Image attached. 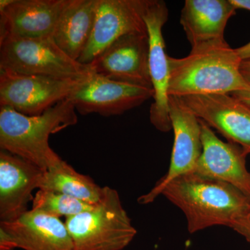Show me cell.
<instances>
[{
	"label": "cell",
	"instance_id": "cell-1",
	"mask_svg": "<svg viewBox=\"0 0 250 250\" xmlns=\"http://www.w3.org/2000/svg\"><path fill=\"white\" fill-rule=\"evenodd\" d=\"M169 96L230 94L250 89L242 60L226 41L191 49L184 58L169 57Z\"/></svg>",
	"mask_w": 250,
	"mask_h": 250
},
{
	"label": "cell",
	"instance_id": "cell-2",
	"mask_svg": "<svg viewBox=\"0 0 250 250\" xmlns=\"http://www.w3.org/2000/svg\"><path fill=\"white\" fill-rule=\"evenodd\" d=\"M161 195L182 210L190 233L218 225L231 228L250 209V197L238 189L194 172L171 181Z\"/></svg>",
	"mask_w": 250,
	"mask_h": 250
},
{
	"label": "cell",
	"instance_id": "cell-3",
	"mask_svg": "<svg viewBox=\"0 0 250 250\" xmlns=\"http://www.w3.org/2000/svg\"><path fill=\"white\" fill-rule=\"evenodd\" d=\"M77 121L76 109L67 98L39 116L0 106V148L47 170L62 159L49 146V136Z\"/></svg>",
	"mask_w": 250,
	"mask_h": 250
},
{
	"label": "cell",
	"instance_id": "cell-4",
	"mask_svg": "<svg viewBox=\"0 0 250 250\" xmlns=\"http://www.w3.org/2000/svg\"><path fill=\"white\" fill-rule=\"evenodd\" d=\"M75 250H123L137 234L118 191L103 187L90 209L65 218Z\"/></svg>",
	"mask_w": 250,
	"mask_h": 250
},
{
	"label": "cell",
	"instance_id": "cell-5",
	"mask_svg": "<svg viewBox=\"0 0 250 250\" xmlns=\"http://www.w3.org/2000/svg\"><path fill=\"white\" fill-rule=\"evenodd\" d=\"M0 70L62 79H85L95 72L91 65L67 55L52 36L0 41Z\"/></svg>",
	"mask_w": 250,
	"mask_h": 250
},
{
	"label": "cell",
	"instance_id": "cell-6",
	"mask_svg": "<svg viewBox=\"0 0 250 250\" xmlns=\"http://www.w3.org/2000/svg\"><path fill=\"white\" fill-rule=\"evenodd\" d=\"M85 79L57 78L0 70V106H8L27 116H39L68 98Z\"/></svg>",
	"mask_w": 250,
	"mask_h": 250
},
{
	"label": "cell",
	"instance_id": "cell-7",
	"mask_svg": "<svg viewBox=\"0 0 250 250\" xmlns=\"http://www.w3.org/2000/svg\"><path fill=\"white\" fill-rule=\"evenodd\" d=\"M143 19L149 38V67L154 90V103L149 111V119L161 132L172 130L169 114V56L166 53L163 27L168 19V9L162 0H146Z\"/></svg>",
	"mask_w": 250,
	"mask_h": 250
},
{
	"label": "cell",
	"instance_id": "cell-8",
	"mask_svg": "<svg viewBox=\"0 0 250 250\" xmlns=\"http://www.w3.org/2000/svg\"><path fill=\"white\" fill-rule=\"evenodd\" d=\"M169 114L174 144L168 171L148 193L138 199L141 205L152 203L171 181L195 170L202 152L200 120L177 97L169 96Z\"/></svg>",
	"mask_w": 250,
	"mask_h": 250
},
{
	"label": "cell",
	"instance_id": "cell-9",
	"mask_svg": "<svg viewBox=\"0 0 250 250\" xmlns=\"http://www.w3.org/2000/svg\"><path fill=\"white\" fill-rule=\"evenodd\" d=\"M153 96V88L112 80L94 72L67 98L82 115L108 117L123 114Z\"/></svg>",
	"mask_w": 250,
	"mask_h": 250
},
{
	"label": "cell",
	"instance_id": "cell-10",
	"mask_svg": "<svg viewBox=\"0 0 250 250\" xmlns=\"http://www.w3.org/2000/svg\"><path fill=\"white\" fill-rule=\"evenodd\" d=\"M146 0H98L93 32L78 62L90 65L115 41L131 33H147Z\"/></svg>",
	"mask_w": 250,
	"mask_h": 250
},
{
	"label": "cell",
	"instance_id": "cell-11",
	"mask_svg": "<svg viewBox=\"0 0 250 250\" xmlns=\"http://www.w3.org/2000/svg\"><path fill=\"white\" fill-rule=\"evenodd\" d=\"M178 98L198 119L216 129L229 142L238 145L246 154H250L249 106L228 94L188 95Z\"/></svg>",
	"mask_w": 250,
	"mask_h": 250
},
{
	"label": "cell",
	"instance_id": "cell-12",
	"mask_svg": "<svg viewBox=\"0 0 250 250\" xmlns=\"http://www.w3.org/2000/svg\"><path fill=\"white\" fill-rule=\"evenodd\" d=\"M147 33L126 34L90 64L95 73L130 84L152 88Z\"/></svg>",
	"mask_w": 250,
	"mask_h": 250
},
{
	"label": "cell",
	"instance_id": "cell-13",
	"mask_svg": "<svg viewBox=\"0 0 250 250\" xmlns=\"http://www.w3.org/2000/svg\"><path fill=\"white\" fill-rule=\"evenodd\" d=\"M200 123L202 152L192 172L230 184L250 197V172L246 167L248 154L238 145L218 139L205 122L200 120Z\"/></svg>",
	"mask_w": 250,
	"mask_h": 250
},
{
	"label": "cell",
	"instance_id": "cell-14",
	"mask_svg": "<svg viewBox=\"0 0 250 250\" xmlns=\"http://www.w3.org/2000/svg\"><path fill=\"white\" fill-rule=\"evenodd\" d=\"M71 0H10L0 9V41L8 37L37 39L53 35Z\"/></svg>",
	"mask_w": 250,
	"mask_h": 250
},
{
	"label": "cell",
	"instance_id": "cell-15",
	"mask_svg": "<svg viewBox=\"0 0 250 250\" xmlns=\"http://www.w3.org/2000/svg\"><path fill=\"white\" fill-rule=\"evenodd\" d=\"M45 170L17 155L0 152V222L17 220L27 212L32 193Z\"/></svg>",
	"mask_w": 250,
	"mask_h": 250
},
{
	"label": "cell",
	"instance_id": "cell-16",
	"mask_svg": "<svg viewBox=\"0 0 250 250\" xmlns=\"http://www.w3.org/2000/svg\"><path fill=\"white\" fill-rule=\"evenodd\" d=\"M24 250H75L65 223L60 218L29 210L17 220L0 222Z\"/></svg>",
	"mask_w": 250,
	"mask_h": 250
},
{
	"label": "cell",
	"instance_id": "cell-17",
	"mask_svg": "<svg viewBox=\"0 0 250 250\" xmlns=\"http://www.w3.org/2000/svg\"><path fill=\"white\" fill-rule=\"evenodd\" d=\"M236 10L229 0H186L180 23L191 49L225 41V28Z\"/></svg>",
	"mask_w": 250,
	"mask_h": 250
},
{
	"label": "cell",
	"instance_id": "cell-18",
	"mask_svg": "<svg viewBox=\"0 0 250 250\" xmlns=\"http://www.w3.org/2000/svg\"><path fill=\"white\" fill-rule=\"evenodd\" d=\"M98 3V0H71L52 35L57 45L77 62L93 32Z\"/></svg>",
	"mask_w": 250,
	"mask_h": 250
},
{
	"label": "cell",
	"instance_id": "cell-19",
	"mask_svg": "<svg viewBox=\"0 0 250 250\" xmlns=\"http://www.w3.org/2000/svg\"><path fill=\"white\" fill-rule=\"evenodd\" d=\"M39 189L65 194L92 205L100 201L103 192V187L91 177L79 173L62 159L45 171Z\"/></svg>",
	"mask_w": 250,
	"mask_h": 250
},
{
	"label": "cell",
	"instance_id": "cell-20",
	"mask_svg": "<svg viewBox=\"0 0 250 250\" xmlns=\"http://www.w3.org/2000/svg\"><path fill=\"white\" fill-rule=\"evenodd\" d=\"M31 202V210L59 218L62 216L66 218L74 216L90 209L94 205L65 194L39 189Z\"/></svg>",
	"mask_w": 250,
	"mask_h": 250
},
{
	"label": "cell",
	"instance_id": "cell-21",
	"mask_svg": "<svg viewBox=\"0 0 250 250\" xmlns=\"http://www.w3.org/2000/svg\"><path fill=\"white\" fill-rule=\"evenodd\" d=\"M231 229L244 237L250 244V209L246 215L233 223Z\"/></svg>",
	"mask_w": 250,
	"mask_h": 250
},
{
	"label": "cell",
	"instance_id": "cell-22",
	"mask_svg": "<svg viewBox=\"0 0 250 250\" xmlns=\"http://www.w3.org/2000/svg\"><path fill=\"white\" fill-rule=\"evenodd\" d=\"M18 248L14 237L0 228V250H14Z\"/></svg>",
	"mask_w": 250,
	"mask_h": 250
},
{
	"label": "cell",
	"instance_id": "cell-23",
	"mask_svg": "<svg viewBox=\"0 0 250 250\" xmlns=\"http://www.w3.org/2000/svg\"><path fill=\"white\" fill-rule=\"evenodd\" d=\"M250 83V80H248ZM233 97L238 99L242 103H244L247 106L250 108V89L247 90H242V91L236 92L230 94Z\"/></svg>",
	"mask_w": 250,
	"mask_h": 250
},
{
	"label": "cell",
	"instance_id": "cell-24",
	"mask_svg": "<svg viewBox=\"0 0 250 250\" xmlns=\"http://www.w3.org/2000/svg\"><path fill=\"white\" fill-rule=\"evenodd\" d=\"M236 51L242 61L250 60V42L236 48Z\"/></svg>",
	"mask_w": 250,
	"mask_h": 250
},
{
	"label": "cell",
	"instance_id": "cell-25",
	"mask_svg": "<svg viewBox=\"0 0 250 250\" xmlns=\"http://www.w3.org/2000/svg\"><path fill=\"white\" fill-rule=\"evenodd\" d=\"M229 2L236 9H246L250 11V0H229Z\"/></svg>",
	"mask_w": 250,
	"mask_h": 250
},
{
	"label": "cell",
	"instance_id": "cell-26",
	"mask_svg": "<svg viewBox=\"0 0 250 250\" xmlns=\"http://www.w3.org/2000/svg\"><path fill=\"white\" fill-rule=\"evenodd\" d=\"M241 71L247 80H250V60L242 61Z\"/></svg>",
	"mask_w": 250,
	"mask_h": 250
}]
</instances>
